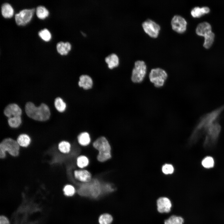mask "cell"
Listing matches in <instances>:
<instances>
[{"mask_svg": "<svg viewBox=\"0 0 224 224\" xmlns=\"http://www.w3.org/2000/svg\"><path fill=\"white\" fill-rule=\"evenodd\" d=\"M224 109V106L207 114L200 119L191 137L192 142H196L203 133H205L208 129L217 120Z\"/></svg>", "mask_w": 224, "mask_h": 224, "instance_id": "cell-1", "label": "cell"}, {"mask_svg": "<svg viewBox=\"0 0 224 224\" xmlns=\"http://www.w3.org/2000/svg\"><path fill=\"white\" fill-rule=\"evenodd\" d=\"M93 147L98 152L97 157L99 162H105L112 157V147L106 137L101 136L91 143Z\"/></svg>", "mask_w": 224, "mask_h": 224, "instance_id": "cell-2", "label": "cell"}, {"mask_svg": "<svg viewBox=\"0 0 224 224\" xmlns=\"http://www.w3.org/2000/svg\"><path fill=\"white\" fill-rule=\"evenodd\" d=\"M25 109L27 116L35 120L45 121L48 119L50 116L49 109L44 103L36 107L32 102H28L26 105Z\"/></svg>", "mask_w": 224, "mask_h": 224, "instance_id": "cell-3", "label": "cell"}, {"mask_svg": "<svg viewBox=\"0 0 224 224\" xmlns=\"http://www.w3.org/2000/svg\"><path fill=\"white\" fill-rule=\"evenodd\" d=\"M93 179L88 182L81 184L78 190L79 194L84 196L90 195L94 198L100 195L101 190L100 183L98 180Z\"/></svg>", "mask_w": 224, "mask_h": 224, "instance_id": "cell-4", "label": "cell"}, {"mask_svg": "<svg viewBox=\"0 0 224 224\" xmlns=\"http://www.w3.org/2000/svg\"><path fill=\"white\" fill-rule=\"evenodd\" d=\"M20 146L17 141L11 138L4 139L0 144V157L4 158L6 152H7L12 156H16L19 154Z\"/></svg>", "mask_w": 224, "mask_h": 224, "instance_id": "cell-5", "label": "cell"}, {"mask_svg": "<svg viewBox=\"0 0 224 224\" xmlns=\"http://www.w3.org/2000/svg\"><path fill=\"white\" fill-rule=\"evenodd\" d=\"M221 130V127L217 121L212 124L205 133L204 145L207 148L211 147L216 143Z\"/></svg>", "mask_w": 224, "mask_h": 224, "instance_id": "cell-6", "label": "cell"}, {"mask_svg": "<svg viewBox=\"0 0 224 224\" xmlns=\"http://www.w3.org/2000/svg\"><path fill=\"white\" fill-rule=\"evenodd\" d=\"M147 72V67L145 62L141 60L136 61L132 71V81L135 83L142 82L144 80Z\"/></svg>", "mask_w": 224, "mask_h": 224, "instance_id": "cell-7", "label": "cell"}, {"mask_svg": "<svg viewBox=\"0 0 224 224\" xmlns=\"http://www.w3.org/2000/svg\"><path fill=\"white\" fill-rule=\"evenodd\" d=\"M168 77L166 72L163 69L156 68L152 69L149 77L150 81L156 87H160L164 84Z\"/></svg>", "mask_w": 224, "mask_h": 224, "instance_id": "cell-8", "label": "cell"}, {"mask_svg": "<svg viewBox=\"0 0 224 224\" xmlns=\"http://www.w3.org/2000/svg\"><path fill=\"white\" fill-rule=\"evenodd\" d=\"M142 26L144 31L150 37L156 38L159 35L160 26L153 20H146L142 22Z\"/></svg>", "mask_w": 224, "mask_h": 224, "instance_id": "cell-9", "label": "cell"}, {"mask_svg": "<svg viewBox=\"0 0 224 224\" xmlns=\"http://www.w3.org/2000/svg\"><path fill=\"white\" fill-rule=\"evenodd\" d=\"M35 8L24 9L16 14L15 20L18 25H24L30 20L35 11Z\"/></svg>", "mask_w": 224, "mask_h": 224, "instance_id": "cell-10", "label": "cell"}, {"mask_svg": "<svg viewBox=\"0 0 224 224\" xmlns=\"http://www.w3.org/2000/svg\"><path fill=\"white\" fill-rule=\"evenodd\" d=\"M171 24L174 30L179 33H182L186 30L187 22L183 17L176 15L172 18Z\"/></svg>", "mask_w": 224, "mask_h": 224, "instance_id": "cell-11", "label": "cell"}, {"mask_svg": "<svg viewBox=\"0 0 224 224\" xmlns=\"http://www.w3.org/2000/svg\"><path fill=\"white\" fill-rule=\"evenodd\" d=\"M157 209L160 213H168L170 212L172 207L170 200L167 197H159L156 201Z\"/></svg>", "mask_w": 224, "mask_h": 224, "instance_id": "cell-12", "label": "cell"}, {"mask_svg": "<svg viewBox=\"0 0 224 224\" xmlns=\"http://www.w3.org/2000/svg\"><path fill=\"white\" fill-rule=\"evenodd\" d=\"M73 173L75 179L80 182L87 183L92 179L91 173L86 169H76Z\"/></svg>", "mask_w": 224, "mask_h": 224, "instance_id": "cell-13", "label": "cell"}, {"mask_svg": "<svg viewBox=\"0 0 224 224\" xmlns=\"http://www.w3.org/2000/svg\"><path fill=\"white\" fill-rule=\"evenodd\" d=\"M5 115L9 118L21 116L22 110L19 106L16 104H11L8 105L5 109Z\"/></svg>", "mask_w": 224, "mask_h": 224, "instance_id": "cell-14", "label": "cell"}, {"mask_svg": "<svg viewBox=\"0 0 224 224\" xmlns=\"http://www.w3.org/2000/svg\"><path fill=\"white\" fill-rule=\"evenodd\" d=\"M212 31L211 26L207 22H203L199 24L196 30V33L198 35L203 36Z\"/></svg>", "mask_w": 224, "mask_h": 224, "instance_id": "cell-15", "label": "cell"}, {"mask_svg": "<svg viewBox=\"0 0 224 224\" xmlns=\"http://www.w3.org/2000/svg\"><path fill=\"white\" fill-rule=\"evenodd\" d=\"M77 140L78 144L83 147L87 146L91 143L90 135L86 132L80 133L77 137Z\"/></svg>", "mask_w": 224, "mask_h": 224, "instance_id": "cell-16", "label": "cell"}, {"mask_svg": "<svg viewBox=\"0 0 224 224\" xmlns=\"http://www.w3.org/2000/svg\"><path fill=\"white\" fill-rule=\"evenodd\" d=\"M105 61L108 68L111 69L117 67L119 64V57L115 53H112L106 56L105 58Z\"/></svg>", "mask_w": 224, "mask_h": 224, "instance_id": "cell-17", "label": "cell"}, {"mask_svg": "<svg viewBox=\"0 0 224 224\" xmlns=\"http://www.w3.org/2000/svg\"><path fill=\"white\" fill-rule=\"evenodd\" d=\"M79 86L86 90L91 88L92 86L93 81L91 78L86 75H82L79 77L78 83Z\"/></svg>", "mask_w": 224, "mask_h": 224, "instance_id": "cell-18", "label": "cell"}, {"mask_svg": "<svg viewBox=\"0 0 224 224\" xmlns=\"http://www.w3.org/2000/svg\"><path fill=\"white\" fill-rule=\"evenodd\" d=\"M72 48L71 43L68 42L60 41L56 45L57 50L61 55H66L70 50Z\"/></svg>", "mask_w": 224, "mask_h": 224, "instance_id": "cell-19", "label": "cell"}, {"mask_svg": "<svg viewBox=\"0 0 224 224\" xmlns=\"http://www.w3.org/2000/svg\"><path fill=\"white\" fill-rule=\"evenodd\" d=\"M210 10L209 8L207 7H196L192 9L191 14L194 17H200L203 14L208 13Z\"/></svg>", "mask_w": 224, "mask_h": 224, "instance_id": "cell-20", "label": "cell"}, {"mask_svg": "<svg viewBox=\"0 0 224 224\" xmlns=\"http://www.w3.org/2000/svg\"><path fill=\"white\" fill-rule=\"evenodd\" d=\"M76 163L77 167L79 169H83L89 166L90 160L86 156L80 155L76 158Z\"/></svg>", "mask_w": 224, "mask_h": 224, "instance_id": "cell-21", "label": "cell"}, {"mask_svg": "<svg viewBox=\"0 0 224 224\" xmlns=\"http://www.w3.org/2000/svg\"><path fill=\"white\" fill-rule=\"evenodd\" d=\"M1 13L2 16L5 18L11 17L13 14L14 11L12 6L8 3L3 4L1 7Z\"/></svg>", "mask_w": 224, "mask_h": 224, "instance_id": "cell-22", "label": "cell"}, {"mask_svg": "<svg viewBox=\"0 0 224 224\" xmlns=\"http://www.w3.org/2000/svg\"><path fill=\"white\" fill-rule=\"evenodd\" d=\"M184 219L182 217L172 215L165 220L164 224H184Z\"/></svg>", "mask_w": 224, "mask_h": 224, "instance_id": "cell-23", "label": "cell"}, {"mask_svg": "<svg viewBox=\"0 0 224 224\" xmlns=\"http://www.w3.org/2000/svg\"><path fill=\"white\" fill-rule=\"evenodd\" d=\"M16 141L20 146L25 147H27L30 144V139L28 135L23 134L18 137Z\"/></svg>", "mask_w": 224, "mask_h": 224, "instance_id": "cell-24", "label": "cell"}, {"mask_svg": "<svg viewBox=\"0 0 224 224\" xmlns=\"http://www.w3.org/2000/svg\"><path fill=\"white\" fill-rule=\"evenodd\" d=\"M71 148V144L67 141H62L58 145V149L59 151L64 154L69 153L70 151Z\"/></svg>", "mask_w": 224, "mask_h": 224, "instance_id": "cell-25", "label": "cell"}, {"mask_svg": "<svg viewBox=\"0 0 224 224\" xmlns=\"http://www.w3.org/2000/svg\"><path fill=\"white\" fill-rule=\"evenodd\" d=\"M49 14L48 10L44 6H39L36 9V15L40 19H43L47 17Z\"/></svg>", "mask_w": 224, "mask_h": 224, "instance_id": "cell-26", "label": "cell"}, {"mask_svg": "<svg viewBox=\"0 0 224 224\" xmlns=\"http://www.w3.org/2000/svg\"><path fill=\"white\" fill-rule=\"evenodd\" d=\"M54 105L59 112H63L66 109V105L63 100L59 97H57L55 100Z\"/></svg>", "mask_w": 224, "mask_h": 224, "instance_id": "cell-27", "label": "cell"}, {"mask_svg": "<svg viewBox=\"0 0 224 224\" xmlns=\"http://www.w3.org/2000/svg\"><path fill=\"white\" fill-rule=\"evenodd\" d=\"M214 36V34L212 31L204 36L203 45L205 48L208 49L211 46L213 42Z\"/></svg>", "mask_w": 224, "mask_h": 224, "instance_id": "cell-28", "label": "cell"}, {"mask_svg": "<svg viewBox=\"0 0 224 224\" xmlns=\"http://www.w3.org/2000/svg\"><path fill=\"white\" fill-rule=\"evenodd\" d=\"M8 124L12 128L18 127L21 123V116L12 117L9 118Z\"/></svg>", "mask_w": 224, "mask_h": 224, "instance_id": "cell-29", "label": "cell"}, {"mask_svg": "<svg viewBox=\"0 0 224 224\" xmlns=\"http://www.w3.org/2000/svg\"><path fill=\"white\" fill-rule=\"evenodd\" d=\"M214 160L211 156H208L205 157L202 161L203 166L206 168L209 169L214 166Z\"/></svg>", "mask_w": 224, "mask_h": 224, "instance_id": "cell-30", "label": "cell"}, {"mask_svg": "<svg viewBox=\"0 0 224 224\" xmlns=\"http://www.w3.org/2000/svg\"><path fill=\"white\" fill-rule=\"evenodd\" d=\"M112 221L113 218L112 216L107 213L101 215L99 219L100 224H110Z\"/></svg>", "mask_w": 224, "mask_h": 224, "instance_id": "cell-31", "label": "cell"}, {"mask_svg": "<svg viewBox=\"0 0 224 224\" xmlns=\"http://www.w3.org/2000/svg\"><path fill=\"white\" fill-rule=\"evenodd\" d=\"M38 35L43 40L48 41L50 39L51 35L49 31L46 28L41 30L39 32Z\"/></svg>", "mask_w": 224, "mask_h": 224, "instance_id": "cell-32", "label": "cell"}, {"mask_svg": "<svg viewBox=\"0 0 224 224\" xmlns=\"http://www.w3.org/2000/svg\"><path fill=\"white\" fill-rule=\"evenodd\" d=\"M63 191L65 195L68 196H73L75 192L74 187L70 184L66 185L63 189Z\"/></svg>", "mask_w": 224, "mask_h": 224, "instance_id": "cell-33", "label": "cell"}, {"mask_svg": "<svg viewBox=\"0 0 224 224\" xmlns=\"http://www.w3.org/2000/svg\"><path fill=\"white\" fill-rule=\"evenodd\" d=\"M163 172L165 174H172L174 171V168L172 165L166 164L164 165L162 168Z\"/></svg>", "mask_w": 224, "mask_h": 224, "instance_id": "cell-34", "label": "cell"}, {"mask_svg": "<svg viewBox=\"0 0 224 224\" xmlns=\"http://www.w3.org/2000/svg\"><path fill=\"white\" fill-rule=\"evenodd\" d=\"M0 224H10V223L6 217L4 216H1L0 217Z\"/></svg>", "mask_w": 224, "mask_h": 224, "instance_id": "cell-35", "label": "cell"}]
</instances>
